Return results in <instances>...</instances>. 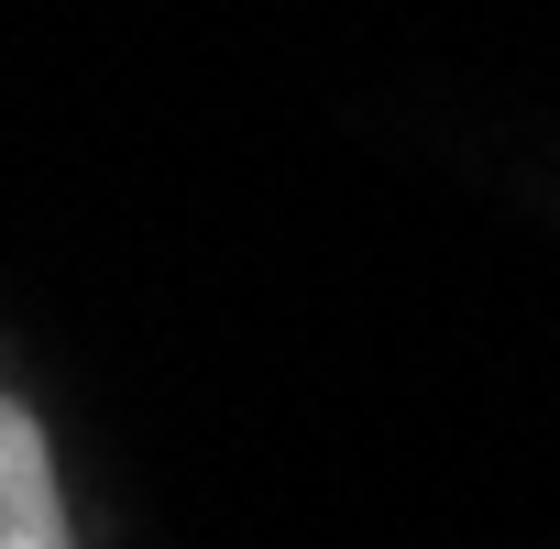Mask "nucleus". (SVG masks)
Masks as SVG:
<instances>
[{"instance_id": "nucleus-1", "label": "nucleus", "mask_w": 560, "mask_h": 549, "mask_svg": "<svg viewBox=\"0 0 560 549\" xmlns=\"http://www.w3.org/2000/svg\"><path fill=\"white\" fill-rule=\"evenodd\" d=\"M0 549H67V505H56L45 429L12 396H0Z\"/></svg>"}]
</instances>
